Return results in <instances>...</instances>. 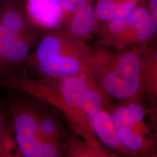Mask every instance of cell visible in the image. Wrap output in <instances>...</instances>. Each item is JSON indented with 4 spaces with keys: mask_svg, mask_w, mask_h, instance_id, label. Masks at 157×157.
I'll return each mask as SVG.
<instances>
[{
    "mask_svg": "<svg viewBox=\"0 0 157 157\" xmlns=\"http://www.w3.org/2000/svg\"><path fill=\"white\" fill-rule=\"evenodd\" d=\"M0 86L22 90L56 107L64 115L75 135L93 145L103 146L93 133L90 120L83 111L84 100L91 87L87 78L76 76L36 80L13 73L0 78Z\"/></svg>",
    "mask_w": 157,
    "mask_h": 157,
    "instance_id": "cell-1",
    "label": "cell"
},
{
    "mask_svg": "<svg viewBox=\"0 0 157 157\" xmlns=\"http://www.w3.org/2000/svg\"></svg>",
    "mask_w": 157,
    "mask_h": 157,
    "instance_id": "cell-17",
    "label": "cell"
},
{
    "mask_svg": "<svg viewBox=\"0 0 157 157\" xmlns=\"http://www.w3.org/2000/svg\"><path fill=\"white\" fill-rule=\"evenodd\" d=\"M136 0L119 2L114 0H99L95 13L102 21H112L129 16L136 9Z\"/></svg>",
    "mask_w": 157,
    "mask_h": 157,
    "instance_id": "cell-10",
    "label": "cell"
},
{
    "mask_svg": "<svg viewBox=\"0 0 157 157\" xmlns=\"http://www.w3.org/2000/svg\"><path fill=\"white\" fill-rule=\"evenodd\" d=\"M88 0H61V5L63 9L69 11H76L87 4Z\"/></svg>",
    "mask_w": 157,
    "mask_h": 157,
    "instance_id": "cell-15",
    "label": "cell"
},
{
    "mask_svg": "<svg viewBox=\"0 0 157 157\" xmlns=\"http://www.w3.org/2000/svg\"><path fill=\"white\" fill-rule=\"evenodd\" d=\"M71 25V32L76 37H86L90 34L95 26L94 10L91 6L86 5L78 11Z\"/></svg>",
    "mask_w": 157,
    "mask_h": 157,
    "instance_id": "cell-13",
    "label": "cell"
},
{
    "mask_svg": "<svg viewBox=\"0 0 157 157\" xmlns=\"http://www.w3.org/2000/svg\"><path fill=\"white\" fill-rule=\"evenodd\" d=\"M33 40L14 33L0 23V78L15 73L27 61Z\"/></svg>",
    "mask_w": 157,
    "mask_h": 157,
    "instance_id": "cell-5",
    "label": "cell"
},
{
    "mask_svg": "<svg viewBox=\"0 0 157 157\" xmlns=\"http://www.w3.org/2000/svg\"><path fill=\"white\" fill-rule=\"evenodd\" d=\"M63 154L71 157H119L115 152L108 150L104 146L93 145L78 136L70 137L62 148Z\"/></svg>",
    "mask_w": 157,
    "mask_h": 157,
    "instance_id": "cell-9",
    "label": "cell"
},
{
    "mask_svg": "<svg viewBox=\"0 0 157 157\" xmlns=\"http://www.w3.org/2000/svg\"><path fill=\"white\" fill-rule=\"evenodd\" d=\"M21 156L14 138L10 113L0 105V157Z\"/></svg>",
    "mask_w": 157,
    "mask_h": 157,
    "instance_id": "cell-11",
    "label": "cell"
},
{
    "mask_svg": "<svg viewBox=\"0 0 157 157\" xmlns=\"http://www.w3.org/2000/svg\"><path fill=\"white\" fill-rule=\"evenodd\" d=\"M117 132L122 143L132 155H154L156 146L151 132L131 127L117 129Z\"/></svg>",
    "mask_w": 157,
    "mask_h": 157,
    "instance_id": "cell-8",
    "label": "cell"
},
{
    "mask_svg": "<svg viewBox=\"0 0 157 157\" xmlns=\"http://www.w3.org/2000/svg\"><path fill=\"white\" fill-rule=\"evenodd\" d=\"M150 8L151 11L152 16L157 21V0H151Z\"/></svg>",
    "mask_w": 157,
    "mask_h": 157,
    "instance_id": "cell-16",
    "label": "cell"
},
{
    "mask_svg": "<svg viewBox=\"0 0 157 157\" xmlns=\"http://www.w3.org/2000/svg\"><path fill=\"white\" fill-rule=\"evenodd\" d=\"M14 138L21 156L42 157L44 141L40 133L37 111L31 106L13 103L10 111Z\"/></svg>",
    "mask_w": 157,
    "mask_h": 157,
    "instance_id": "cell-4",
    "label": "cell"
},
{
    "mask_svg": "<svg viewBox=\"0 0 157 157\" xmlns=\"http://www.w3.org/2000/svg\"><path fill=\"white\" fill-rule=\"evenodd\" d=\"M90 124L93 133L102 145L118 152L121 155H132L120 140L109 111L106 109H101L91 117Z\"/></svg>",
    "mask_w": 157,
    "mask_h": 157,
    "instance_id": "cell-6",
    "label": "cell"
},
{
    "mask_svg": "<svg viewBox=\"0 0 157 157\" xmlns=\"http://www.w3.org/2000/svg\"><path fill=\"white\" fill-rule=\"evenodd\" d=\"M143 52L112 54L92 52L91 78L107 95L122 101L141 98L143 89Z\"/></svg>",
    "mask_w": 157,
    "mask_h": 157,
    "instance_id": "cell-2",
    "label": "cell"
},
{
    "mask_svg": "<svg viewBox=\"0 0 157 157\" xmlns=\"http://www.w3.org/2000/svg\"><path fill=\"white\" fill-rule=\"evenodd\" d=\"M38 126L42 137L49 140L60 143L66 134L56 118L50 113L37 111Z\"/></svg>",
    "mask_w": 157,
    "mask_h": 157,
    "instance_id": "cell-14",
    "label": "cell"
},
{
    "mask_svg": "<svg viewBox=\"0 0 157 157\" xmlns=\"http://www.w3.org/2000/svg\"><path fill=\"white\" fill-rule=\"evenodd\" d=\"M27 10L34 22L45 28H54L62 17L61 0H28Z\"/></svg>",
    "mask_w": 157,
    "mask_h": 157,
    "instance_id": "cell-7",
    "label": "cell"
},
{
    "mask_svg": "<svg viewBox=\"0 0 157 157\" xmlns=\"http://www.w3.org/2000/svg\"><path fill=\"white\" fill-rule=\"evenodd\" d=\"M91 58L92 51L78 40L63 34L49 33L40 41L26 62L45 78L91 77Z\"/></svg>",
    "mask_w": 157,
    "mask_h": 157,
    "instance_id": "cell-3",
    "label": "cell"
},
{
    "mask_svg": "<svg viewBox=\"0 0 157 157\" xmlns=\"http://www.w3.org/2000/svg\"><path fill=\"white\" fill-rule=\"evenodd\" d=\"M157 52L143 53V89L144 93L155 103L157 97Z\"/></svg>",
    "mask_w": 157,
    "mask_h": 157,
    "instance_id": "cell-12",
    "label": "cell"
}]
</instances>
